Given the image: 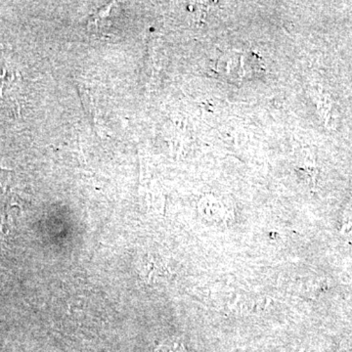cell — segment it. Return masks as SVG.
Masks as SVG:
<instances>
[{"instance_id": "obj_1", "label": "cell", "mask_w": 352, "mask_h": 352, "mask_svg": "<svg viewBox=\"0 0 352 352\" xmlns=\"http://www.w3.org/2000/svg\"><path fill=\"white\" fill-rule=\"evenodd\" d=\"M163 351H159V352H182L178 347H176L175 349H171V347L163 346Z\"/></svg>"}]
</instances>
